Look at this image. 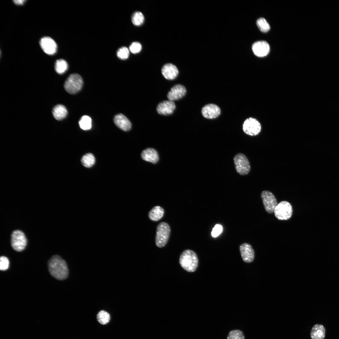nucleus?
Returning <instances> with one entry per match:
<instances>
[{"label": "nucleus", "instance_id": "f257e3e1", "mask_svg": "<svg viewBox=\"0 0 339 339\" xmlns=\"http://www.w3.org/2000/svg\"><path fill=\"white\" fill-rule=\"evenodd\" d=\"M48 270L51 275L56 279L63 280L68 274V270L65 261L57 255L53 256L48 261Z\"/></svg>", "mask_w": 339, "mask_h": 339}, {"label": "nucleus", "instance_id": "f03ea898", "mask_svg": "<svg viewBox=\"0 0 339 339\" xmlns=\"http://www.w3.org/2000/svg\"><path fill=\"white\" fill-rule=\"evenodd\" d=\"M181 267L188 272L195 271L198 266V260L196 254L191 250H186L181 254L179 260Z\"/></svg>", "mask_w": 339, "mask_h": 339}, {"label": "nucleus", "instance_id": "7ed1b4c3", "mask_svg": "<svg viewBox=\"0 0 339 339\" xmlns=\"http://www.w3.org/2000/svg\"><path fill=\"white\" fill-rule=\"evenodd\" d=\"M171 229L169 225L165 222L160 223L157 226L156 229L155 243L159 248L164 246L169 239Z\"/></svg>", "mask_w": 339, "mask_h": 339}, {"label": "nucleus", "instance_id": "20e7f679", "mask_svg": "<svg viewBox=\"0 0 339 339\" xmlns=\"http://www.w3.org/2000/svg\"><path fill=\"white\" fill-rule=\"evenodd\" d=\"M83 83L82 77L77 73L70 74L66 79L64 87L66 91L74 94L78 92L82 89Z\"/></svg>", "mask_w": 339, "mask_h": 339}, {"label": "nucleus", "instance_id": "39448f33", "mask_svg": "<svg viewBox=\"0 0 339 339\" xmlns=\"http://www.w3.org/2000/svg\"><path fill=\"white\" fill-rule=\"evenodd\" d=\"M234 160L236 171L241 175H246L250 170V166L247 157L244 154L238 153L234 156Z\"/></svg>", "mask_w": 339, "mask_h": 339}, {"label": "nucleus", "instance_id": "423d86ee", "mask_svg": "<svg viewBox=\"0 0 339 339\" xmlns=\"http://www.w3.org/2000/svg\"><path fill=\"white\" fill-rule=\"evenodd\" d=\"M276 218L280 220H287L291 217L293 213L291 204L286 201H282L277 204L274 212Z\"/></svg>", "mask_w": 339, "mask_h": 339}, {"label": "nucleus", "instance_id": "0eeeda50", "mask_svg": "<svg viewBox=\"0 0 339 339\" xmlns=\"http://www.w3.org/2000/svg\"><path fill=\"white\" fill-rule=\"evenodd\" d=\"M242 129L246 134L250 136H256L261 132V126L257 119L250 117L244 121L242 125Z\"/></svg>", "mask_w": 339, "mask_h": 339}, {"label": "nucleus", "instance_id": "6e6552de", "mask_svg": "<svg viewBox=\"0 0 339 339\" xmlns=\"http://www.w3.org/2000/svg\"><path fill=\"white\" fill-rule=\"evenodd\" d=\"M27 240L24 233L18 230L14 231L12 234L11 244L13 248L17 251H21L25 248Z\"/></svg>", "mask_w": 339, "mask_h": 339}, {"label": "nucleus", "instance_id": "1a4fd4ad", "mask_svg": "<svg viewBox=\"0 0 339 339\" xmlns=\"http://www.w3.org/2000/svg\"><path fill=\"white\" fill-rule=\"evenodd\" d=\"M261 197L266 211L269 213H273L278 204L274 195L270 191L265 190L261 193Z\"/></svg>", "mask_w": 339, "mask_h": 339}, {"label": "nucleus", "instance_id": "9d476101", "mask_svg": "<svg viewBox=\"0 0 339 339\" xmlns=\"http://www.w3.org/2000/svg\"><path fill=\"white\" fill-rule=\"evenodd\" d=\"M40 46L43 51L47 54H55L57 49V46L55 41L51 37L46 36L40 40Z\"/></svg>", "mask_w": 339, "mask_h": 339}, {"label": "nucleus", "instance_id": "9b49d317", "mask_svg": "<svg viewBox=\"0 0 339 339\" xmlns=\"http://www.w3.org/2000/svg\"><path fill=\"white\" fill-rule=\"evenodd\" d=\"M239 250L244 261L250 263L253 261L255 257V252L250 244L246 243L242 244L239 246Z\"/></svg>", "mask_w": 339, "mask_h": 339}, {"label": "nucleus", "instance_id": "f8f14e48", "mask_svg": "<svg viewBox=\"0 0 339 339\" xmlns=\"http://www.w3.org/2000/svg\"><path fill=\"white\" fill-rule=\"evenodd\" d=\"M201 112L204 117L212 119L217 118L220 114L219 107L215 104H209L205 105L202 109Z\"/></svg>", "mask_w": 339, "mask_h": 339}, {"label": "nucleus", "instance_id": "ddd939ff", "mask_svg": "<svg viewBox=\"0 0 339 339\" xmlns=\"http://www.w3.org/2000/svg\"><path fill=\"white\" fill-rule=\"evenodd\" d=\"M254 54L258 57H263L267 55L270 51L269 44L265 41H259L255 42L252 47Z\"/></svg>", "mask_w": 339, "mask_h": 339}, {"label": "nucleus", "instance_id": "4468645a", "mask_svg": "<svg viewBox=\"0 0 339 339\" xmlns=\"http://www.w3.org/2000/svg\"><path fill=\"white\" fill-rule=\"evenodd\" d=\"M186 92V89L184 86L177 84L171 88L167 97L169 100L173 101L182 98L185 95Z\"/></svg>", "mask_w": 339, "mask_h": 339}, {"label": "nucleus", "instance_id": "2eb2a0df", "mask_svg": "<svg viewBox=\"0 0 339 339\" xmlns=\"http://www.w3.org/2000/svg\"><path fill=\"white\" fill-rule=\"evenodd\" d=\"M175 108V105L174 102L169 100L160 103L157 107V111L160 115H168L172 114Z\"/></svg>", "mask_w": 339, "mask_h": 339}, {"label": "nucleus", "instance_id": "dca6fc26", "mask_svg": "<svg viewBox=\"0 0 339 339\" xmlns=\"http://www.w3.org/2000/svg\"><path fill=\"white\" fill-rule=\"evenodd\" d=\"M115 125L121 130L127 131L130 130L132 124L129 119L124 115L119 114L115 115L113 119Z\"/></svg>", "mask_w": 339, "mask_h": 339}, {"label": "nucleus", "instance_id": "f3484780", "mask_svg": "<svg viewBox=\"0 0 339 339\" xmlns=\"http://www.w3.org/2000/svg\"><path fill=\"white\" fill-rule=\"evenodd\" d=\"M162 73L164 77L168 80H173L177 76L179 72L176 67L170 63L165 64L161 69Z\"/></svg>", "mask_w": 339, "mask_h": 339}, {"label": "nucleus", "instance_id": "a211bd4d", "mask_svg": "<svg viewBox=\"0 0 339 339\" xmlns=\"http://www.w3.org/2000/svg\"><path fill=\"white\" fill-rule=\"evenodd\" d=\"M142 159L148 162L152 163H156L159 160V156L157 152L153 148H147L142 153Z\"/></svg>", "mask_w": 339, "mask_h": 339}, {"label": "nucleus", "instance_id": "6ab92c4d", "mask_svg": "<svg viewBox=\"0 0 339 339\" xmlns=\"http://www.w3.org/2000/svg\"><path fill=\"white\" fill-rule=\"evenodd\" d=\"M326 329L321 324H316L312 328L310 333L311 339H324Z\"/></svg>", "mask_w": 339, "mask_h": 339}, {"label": "nucleus", "instance_id": "aec40b11", "mask_svg": "<svg viewBox=\"0 0 339 339\" xmlns=\"http://www.w3.org/2000/svg\"><path fill=\"white\" fill-rule=\"evenodd\" d=\"M67 111L63 105L59 104L55 106L52 110V114L54 118L60 121L65 118L67 115Z\"/></svg>", "mask_w": 339, "mask_h": 339}, {"label": "nucleus", "instance_id": "412c9836", "mask_svg": "<svg viewBox=\"0 0 339 339\" xmlns=\"http://www.w3.org/2000/svg\"><path fill=\"white\" fill-rule=\"evenodd\" d=\"M164 213V209L160 206H157L154 207L149 212L148 216L151 220L157 221L163 217Z\"/></svg>", "mask_w": 339, "mask_h": 339}, {"label": "nucleus", "instance_id": "4be33fe9", "mask_svg": "<svg viewBox=\"0 0 339 339\" xmlns=\"http://www.w3.org/2000/svg\"><path fill=\"white\" fill-rule=\"evenodd\" d=\"M68 67L67 62L63 59H58L55 62V70L57 73L59 74L64 73L67 70Z\"/></svg>", "mask_w": 339, "mask_h": 339}, {"label": "nucleus", "instance_id": "5701e85b", "mask_svg": "<svg viewBox=\"0 0 339 339\" xmlns=\"http://www.w3.org/2000/svg\"><path fill=\"white\" fill-rule=\"evenodd\" d=\"M81 162L84 167L90 168L95 163V158L93 154L88 153L83 156L81 159Z\"/></svg>", "mask_w": 339, "mask_h": 339}, {"label": "nucleus", "instance_id": "b1692460", "mask_svg": "<svg viewBox=\"0 0 339 339\" xmlns=\"http://www.w3.org/2000/svg\"><path fill=\"white\" fill-rule=\"evenodd\" d=\"M80 127L84 130L90 129L92 126L91 119L89 116L85 115L83 116L79 122Z\"/></svg>", "mask_w": 339, "mask_h": 339}, {"label": "nucleus", "instance_id": "393cba45", "mask_svg": "<svg viewBox=\"0 0 339 339\" xmlns=\"http://www.w3.org/2000/svg\"><path fill=\"white\" fill-rule=\"evenodd\" d=\"M144 21V16L140 12H135L132 16V21L135 25L138 26L142 25Z\"/></svg>", "mask_w": 339, "mask_h": 339}, {"label": "nucleus", "instance_id": "a878e982", "mask_svg": "<svg viewBox=\"0 0 339 339\" xmlns=\"http://www.w3.org/2000/svg\"><path fill=\"white\" fill-rule=\"evenodd\" d=\"M97 320L101 324L105 325L109 322L110 319V314L104 310L100 311L97 315Z\"/></svg>", "mask_w": 339, "mask_h": 339}, {"label": "nucleus", "instance_id": "bb28decb", "mask_svg": "<svg viewBox=\"0 0 339 339\" xmlns=\"http://www.w3.org/2000/svg\"><path fill=\"white\" fill-rule=\"evenodd\" d=\"M257 25L259 30L263 32H266L270 29V26L264 18H260L256 21Z\"/></svg>", "mask_w": 339, "mask_h": 339}, {"label": "nucleus", "instance_id": "cd10ccee", "mask_svg": "<svg viewBox=\"0 0 339 339\" xmlns=\"http://www.w3.org/2000/svg\"><path fill=\"white\" fill-rule=\"evenodd\" d=\"M245 336L243 332L240 330H235L229 332L227 339H244Z\"/></svg>", "mask_w": 339, "mask_h": 339}, {"label": "nucleus", "instance_id": "c85d7f7f", "mask_svg": "<svg viewBox=\"0 0 339 339\" xmlns=\"http://www.w3.org/2000/svg\"><path fill=\"white\" fill-rule=\"evenodd\" d=\"M116 55L118 58L121 59H126L129 56V50L126 47H121L117 50Z\"/></svg>", "mask_w": 339, "mask_h": 339}, {"label": "nucleus", "instance_id": "c756f323", "mask_svg": "<svg viewBox=\"0 0 339 339\" xmlns=\"http://www.w3.org/2000/svg\"><path fill=\"white\" fill-rule=\"evenodd\" d=\"M130 51L133 54H136L139 52L142 49L141 44L137 42L132 43L129 47Z\"/></svg>", "mask_w": 339, "mask_h": 339}, {"label": "nucleus", "instance_id": "7c9ffc66", "mask_svg": "<svg viewBox=\"0 0 339 339\" xmlns=\"http://www.w3.org/2000/svg\"><path fill=\"white\" fill-rule=\"evenodd\" d=\"M8 259L4 256H1L0 258V269L1 271L7 270L9 266Z\"/></svg>", "mask_w": 339, "mask_h": 339}, {"label": "nucleus", "instance_id": "2f4dec72", "mask_svg": "<svg viewBox=\"0 0 339 339\" xmlns=\"http://www.w3.org/2000/svg\"><path fill=\"white\" fill-rule=\"evenodd\" d=\"M222 226L218 224H216L213 229L211 232V235L213 237H216L222 232Z\"/></svg>", "mask_w": 339, "mask_h": 339}, {"label": "nucleus", "instance_id": "473e14b6", "mask_svg": "<svg viewBox=\"0 0 339 339\" xmlns=\"http://www.w3.org/2000/svg\"><path fill=\"white\" fill-rule=\"evenodd\" d=\"M24 0H14L13 1V3L17 5H23L25 2Z\"/></svg>", "mask_w": 339, "mask_h": 339}]
</instances>
